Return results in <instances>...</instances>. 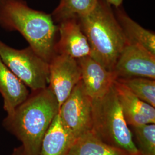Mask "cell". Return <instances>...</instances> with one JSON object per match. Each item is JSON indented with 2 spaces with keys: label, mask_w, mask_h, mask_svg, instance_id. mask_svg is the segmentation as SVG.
<instances>
[{
  "label": "cell",
  "mask_w": 155,
  "mask_h": 155,
  "mask_svg": "<svg viewBox=\"0 0 155 155\" xmlns=\"http://www.w3.org/2000/svg\"><path fill=\"white\" fill-rule=\"evenodd\" d=\"M59 109L48 86L32 91L28 98L4 120L6 129L21 143L25 155H39L40 145Z\"/></svg>",
  "instance_id": "1"
},
{
  "label": "cell",
  "mask_w": 155,
  "mask_h": 155,
  "mask_svg": "<svg viewBox=\"0 0 155 155\" xmlns=\"http://www.w3.org/2000/svg\"><path fill=\"white\" fill-rule=\"evenodd\" d=\"M0 27L19 32L29 46L48 63L56 54L58 25L51 15L33 9L24 0H0Z\"/></svg>",
  "instance_id": "2"
},
{
  "label": "cell",
  "mask_w": 155,
  "mask_h": 155,
  "mask_svg": "<svg viewBox=\"0 0 155 155\" xmlns=\"http://www.w3.org/2000/svg\"><path fill=\"white\" fill-rule=\"evenodd\" d=\"M78 19L88 40L90 57L113 71L127 40L111 6L103 0H97L91 11Z\"/></svg>",
  "instance_id": "3"
},
{
  "label": "cell",
  "mask_w": 155,
  "mask_h": 155,
  "mask_svg": "<svg viewBox=\"0 0 155 155\" xmlns=\"http://www.w3.org/2000/svg\"><path fill=\"white\" fill-rule=\"evenodd\" d=\"M91 131L106 144L130 155H140L123 115L114 84L104 97L93 101Z\"/></svg>",
  "instance_id": "4"
},
{
  "label": "cell",
  "mask_w": 155,
  "mask_h": 155,
  "mask_svg": "<svg viewBox=\"0 0 155 155\" xmlns=\"http://www.w3.org/2000/svg\"><path fill=\"white\" fill-rule=\"evenodd\" d=\"M0 58L32 91L45 89L48 86L49 63L31 47L17 50L0 40Z\"/></svg>",
  "instance_id": "5"
},
{
  "label": "cell",
  "mask_w": 155,
  "mask_h": 155,
  "mask_svg": "<svg viewBox=\"0 0 155 155\" xmlns=\"http://www.w3.org/2000/svg\"><path fill=\"white\" fill-rule=\"evenodd\" d=\"M58 114L75 139L91 130L93 100L86 94L81 80L60 106Z\"/></svg>",
  "instance_id": "6"
},
{
  "label": "cell",
  "mask_w": 155,
  "mask_h": 155,
  "mask_svg": "<svg viewBox=\"0 0 155 155\" xmlns=\"http://www.w3.org/2000/svg\"><path fill=\"white\" fill-rule=\"evenodd\" d=\"M113 72L117 79L145 78L155 79V55L141 45L127 41Z\"/></svg>",
  "instance_id": "7"
},
{
  "label": "cell",
  "mask_w": 155,
  "mask_h": 155,
  "mask_svg": "<svg viewBox=\"0 0 155 155\" xmlns=\"http://www.w3.org/2000/svg\"><path fill=\"white\" fill-rule=\"evenodd\" d=\"M48 87L55 94L59 106L70 95L81 80V69L77 59L56 54L49 62Z\"/></svg>",
  "instance_id": "8"
},
{
  "label": "cell",
  "mask_w": 155,
  "mask_h": 155,
  "mask_svg": "<svg viewBox=\"0 0 155 155\" xmlns=\"http://www.w3.org/2000/svg\"><path fill=\"white\" fill-rule=\"evenodd\" d=\"M81 69V81L86 94L93 100H98L110 90L116 77L90 56L77 59Z\"/></svg>",
  "instance_id": "9"
},
{
  "label": "cell",
  "mask_w": 155,
  "mask_h": 155,
  "mask_svg": "<svg viewBox=\"0 0 155 155\" xmlns=\"http://www.w3.org/2000/svg\"><path fill=\"white\" fill-rule=\"evenodd\" d=\"M59 39L55 46L56 54L78 59L90 56L91 48L78 18L63 20L58 24Z\"/></svg>",
  "instance_id": "10"
},
{
  "label": "cell",
  "mask_w": 155,
  "mask_h": 155,
  "mask_svg": "<svg viewBox=\"0 0 155 155\" xmlns=\"http://www.w3.org/2000/svg\"><path fill=\"white\" fill-rule=\"evenodd\" d=\"M122 113L129 127L155 124V108L139 99L123 84L114 83Z\"/></svg>",
  "instance_id": "11"
},
{
  "label": "cell",
  "mask_w": 155,
  "mask_h": 155,
  "mask_svg": "<svg viewBox=\"0 0 155 155\" xmlns=\"http://www.w3.org/2000/svg\"><path fill=\"white\" fill-rule=\"evenodd\" d=\"M0 93L4 109L10 115L29 95L28 87L17 77L0 58Z\"/></svg>",
  "instance_id": "12"
},
{
  "label": "cell",
  "mask_w": 155,
  "mask_h": 155,
  "mask_svg": "<svg viewBox=\"0 0 155 155\" xmlns=\"http://www.w3.org/2000/svg\"><path fill=\"white\" fill-rule=\"evenodd\" d=\"M75 139L63 125L58 113L45 133L39 155H68Z\"/></svg>",
  "instance_id": "13"
},
{
  "label": "cell",
  "mask_w": 155,
  "mask_h": 155,
  "mask_svg": "<svg viewBox=\"0 0 155 155\" xmlns=\"http://www.w3.org/2000/svg\"><path fill=\"white\" fill-rule=\"evenodd\" d=\"M115 8V16L127 41L141 45L155 55V32L145 29L134 21L121 6Z\"/></svg>",
  "instance_id": "14"
},
{
  "label": "cell",
  "mask_w": 155,
  "mask_h": 155,
  "mask_svg": "<svg viewBox=\"0 0 155 155\" xmlns=\"http://www.w3.org/2000/svg\"><path fill=\"white\" fill-rule=\"evenodd\" d=\"M68 155H130L106 144L91 130L75 139Z\"/></svg>",
  "instance_id": "15"
},
{
  "label": "cell",
  "mask_w": 155,
  "mask_h": 155,
  "mask_svg": "<svg viewBox=\"0 0 155 155\" xmlns=\"http://www.w3.org/2000/svg\"><path fill=\"white\" fill-rule=\"evenodd\" d=\"M97 0H60L51 14L55 23L70 18H78L89 13L96 5Z\"/></svg>",
  "instance_id": "16"
},
{
  "label": "cell",
  "mask_w": 155,
  "mask_h": 155,
  "mask_svg": "<svg viewBox=\"0 0 155 155\" xmlns=\"http://www.w3.org/2000/svg\"><path fill=\"white\" fill-rule=\"evenodd\" d=\"M117 81L125 86L139 99L155 107V80L145 78H118Z\"/></svg>",
  "instance_id": "17"
},
{
  "label": "cell",
  "mask_w": 155,
  "mask_h": 155,
  "mask_svg": "<svg viewBox=\"0 0 155 155\" xmlns=\"http://www.w3.org/2000/svg\"><path fill=\"white\" fill-rule=\"evenodd\" d=\"M140 155H155V124L130 127Z\"/></svg>",
  "instance_id": "18"
},
{
  "label": "cell",
  "mask_w": 155,
  "mask_h": 155,
  "mask_svg": "<svg viewBox=\"0 0 155 155\" xmlns=\"http://www.w3.org/2000/svg\"><path fill=\"white\" fill-rule=\"evenodd\" d=\"M110 6H113L114 8H119L122 5L124 0H103Z\"/></svg>",
  "instance_id": "19"
},
{
  "label": "cell",
  "mask_w": 155,
  "mask_h": 155,
  "mask_svg": "<svg viewBox=\"0 0 155 155\" xmlns=\"http://www.w3.org/2000/svg\"><path fill=\"white\" fill-rule=\"evenodd\" d=\"M10 155H25V154L24 150L21 145L18 147H17L15 150H13V151L12 152V153Z\"/></svg>",
  "instance_id": "20"
}]
</instances>
